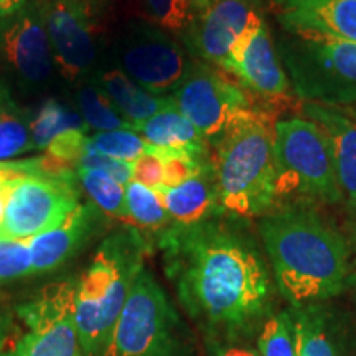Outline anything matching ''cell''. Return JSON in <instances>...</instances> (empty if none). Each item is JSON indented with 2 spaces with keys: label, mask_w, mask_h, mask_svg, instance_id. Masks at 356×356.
<instances>
[{
  "label": "cell",
  "mask_w": 356,
  "mask_h": 356,
  "mask_svg": "<svg viewBox=\"0 0 356 356\" xmlns=\"http://www.w3.org/2000/svg\"><path fill=\"white\" fill-rule=\"evenodd\" d=\"M32 275L29 239H0V284Z\"/></svg>",
  "instance_id": "cell-30"
},
{
  "label": "cell",
  "mask_w": 356,
  "mask_h": 356,
  "mask_svg": "<svg viewBox=\"0 0 356 356\" xmlns=\"http://www.w3.org/2000/svg\"><path fill=\"white\" fill-rule=\"evenodd\" d=\"M132 180L152 190L163 185V160L155 147L147 145L145 152L137 160H134Z\"/></svg>",
  "instance_id": "cell-33"
},
{
  "label": "cell",
  "mask_w": 356,
  "mask_h": 356,
  "mask_svg": "<svg viewBox=\"0 0 356 356\" xmlns=\"http://www.w3.org/2000/svg\"><path fill=\"white\" fill-rule=\"evenodd\" d=\"M226 71L239 79L241 86L269 104L291 99V83L275 53L269 26L262 15L249 25L229 55Z\"/></svg>",
  "instance_id": "cell-13"
},
{
  "label": "cell",
  "mask_w": 356,
  "mask_h": 356,
  "mask_svg": "<svg viewBox=\"0 0 356 356\" xmlns=\"http://www.w3.org/2000/svg\"><path fill=\"white\" fill-rule=\"evenodd\" d=\"M348 113H350L351 115H353V118L356 119V106H353V108H350V109H348Z\"/></svg>",
  "instance_id": "cell-39"
},
{
  "label": "cell",
  "mask_w": 356,
  "mask_h": 356,
  "mask_svg": "<svg viewBox=\"0 0 356 356\" xmlns=\"http://www.w3.org/2000/svg\"><path fill=\"white\" fill-rule=\"evenodd\" d=\"M170 99L180 114L202 132L204 140H215V144L254 111L243 88L207 63L195 61Z\"/></svg>",
  "instance_id": "cell-10"
},
{
  "label": "cell",
  "mask_w": 356,
  "mask_h": 356,
  "mask_svg": "<svg viewBox=\"0 0 356 356\" xmlns=\"http://www.w3.org/2000/svg\"><path fill=\"white\" fill-rule=\"evenodd\" d=\"M22 172L8 190L0 239H30L63 222L79 204L78 172L51 175L19 160Z\"/></svg>",
  "instance_id": "cell-7"
},
{
  "label": "cell",
  "mask_w": 356,
  "mask_h": 356,
  "mask_svg": "<svg viewBox=\"0 0 356 356\" xmlns=\"http://www.w3.org/2000/svg\"><path fill=\"white\" fill-rule=\"evenodd\" d=\"M259 356H297L293 320L291 315L279 314L267 317L257 337Z\"/></svg>",
  "instance_id": "cell-28"
},
{
  "label": "cell",
  "mask_w": 356,
  "mask_h": 356,
  "mask_svg": "<svg viewBox=\"0 0 356 356\" xmlns=\"http://www.w3.org/2000/svg\"><path fill=\"white\" fill-rule=\"evenodd\" d=\"M149 145L159 149L204 150V137L184 114L170 104L136 129Z\"/></svg>",
  "instance_id": "cell-21"
},
{
  "label": "cell",
  "mask_w": 356,
  "mask_h": 356,
  "mask_svg": "<svg viewBox=\"0 0 356 356\" xmlns=\"http://www.w3.org/2000/svg\"><path fill=\"white\" fill-rule=\"evenodd\" d=\"M147 12L154 17V20L163 29L172 30V32L184 33L180 20L177 17L175 2L173 0H142Z\"/></svg>",
  "instance_id": "cell-34"
},
{
  "label": "cell",
  "mask_w": 356,
  "mask_h": 356,
  "mask_svg": "<svg viewBox=\"0 0 356 356\" xmlns=\"http://www.w3.org/2000/svg\"><path fill=\"white\" fill-rule=\"evenodd\" d=\"M121 63L122 71L132 81L150 95L163 96L175 91L193 61L170 37L144 26L124 43Z\"/></svg>",
  "instance_id": "cell-12"
},
{
  "label": "cell",
  "mask_w": 356,
  "mask_h": 356,
  "mask_svg": "<svg viewBox=\"0 0 356 356\" xmlns=\"http://www.w3.org/2000/svg\"><path fill=\"white\" fill-rule=\"evenodd\" d=\"M279 51L297 99L333 108L356 104V43L287 32Z\"/></svg>",
  "instance_id": "cell-5"
},
{
  "label": "cell",
  "mask_w": 356,
  "mask_h": 356,
  "mask_svg": "<svg viewBox=\"0 0 356 356\" xmlns=\"http://www.w3.org/2000/svg\"><path fill=\"white\" fill-rule=\"evenodd\" d=\"M286 32H307L356 43V0H274Z\"/></svg>",
  "instance_id": "cell-16"
},
{
  "label": "cell",
  "mask_w": 356,
  "mask_h": 356,
  "mask_svg": "<svg viewBox=\"0 0 356 356\" xmlns=\"http://www.w3.org/2000/svg\"><path fill=\"white\" fill-rule=\"evenodd\" d=\"M78 180L97 210L115 220L127 221L124 185L96 168H79Z\"/></svg>",
  "instance_id": "cell-23"
},
{
  "label": "cell",
  "mask_w": 356,
  "mask_h": 356,
  "mask_svg": "<svg viewBox=\"0 0 356 356\" xmlns=\"http://www.w3.org/2000/svg\"><path fill=\"white\" fill-rule=\"evenodd\" d=\"M35 150L30 124L19 114L0 113V162Z\"/></svg>",
  "instance_id": "cell-29"
},
{
  "label": "cell",
  "mask_w": 356,
  "mask_h": 356,
  "mask_svg": "<svg viewBox=\"0 0 356 356\" xmlns=\"http://www.w3.org/2000/svg\"><path fill=\"white\" fill-rule=\"evenodd\" d=\"M145 249L137 228L118 231L104 239L91 266L76 280L74 320L83 356H97L104 348L144 267Z\"/></svg>",
  "instance_id": "cell-4"
},
{
  "label": "cell",
  "mask_w": 356,
  "mask_h": 356,
  "mask_svg": "<svg viewBox=\"0 0 356 356\" xmlns=\"http://www.w3.org/2000/svg\"><path fill=\"white\" fill-rule=\"evenodd\" d=\"M50 40L51 56L60 73L74 81L96 58L92 15L66 0H37Z\"/></svg>",
  "instance_id": "cell-14"
},
{
  "label": "cell",
  "mask_w": 356,
  "mask_h": 356,
  "mask_svg": "<svg viewBox=\"0 0 356 356\" xmlns=\"http://www.w3.org/2000/svg\"><path fill=\"white\" fill-rule=\"evenodd\" d=\"M178 300L211 335L234 341L264 323L273 282L254 239L233 222L172 225L159 239Z\"/></svg>",
  "instance_id": "cell-1"
},
{
  "label": "cell",
  "mask_w": 356,
  "mask_h": 356,
  "mask_svg": "<svg viewBox=\"0 0 356 356\" xmlns=\"http://www.w3.org/2000/svg\"><path fill=\"white\" fill-rule=\"evenodd\" d=\"M126 188L127 221L136 228L147 231H163L170 226V216L165 210L157 190L131 180Z\"/></svg>",
  "instance_id": "cell-22"
},
{
  "label": "cell",
  "mask_w": 356,
  "mask_h": 356,
  "mask_svg": "<svg viewBox=\"0 0 356 356\" xmlns=\"http://www.w3.org/2000/svg\"><path fill=\"white\" fill-rule=\"evenodd\" d=\"M83 118L56 99H48L30 124L35 149L44 150L56 136L66 131H86Z\"/></svg>",
  "instance_id": "cell-24"
},
{
  "label": "cell",
  "mask_w": 356,
  "mask_h": 356,
  "mask_svg": "<svg viewBox=\"0 0 356 356\" xmlns=\"http://www.w3.org/2000/svg\"><path fill=\"white\" fill-rule=\"evenodd\" d=\"M24 172L20 167V162H0V221H2L3 207H6V200L8 190L17 177Z\"/></svg>",
  "instance_id": "cell-35"
},
{
  "label": "cell",
  "mask_w": 356,
  "mask_h": 356,
  "mask_svg": "<svg viewBox=\"0 0 356 356\" xmlns=\"http://www.w3.org/2000/svg\"><path fill=\"white\" fill-rule=\"evenodd\" d=\"M292 320L297 356H337L325 320L314 307H300Z\"/></svg>",
  "instance_id": "cell-25"
},
{
  "label": "cell",
  "mask_w": 356,
  "mask_h": 356,
  "mask_svg": "<svg viewBox=\"0 0 356 356\" xmlns=\"http://www.w3.org/2000/svg\"><path fill=\"white\" fill-rule=\"evenodd\" d=\"M0 58L29 83L50 78L53 56L37 0L0 20Z\"/></svg>",
  "instance_id": "cell-15"
},
{
  "label": "cell",
  "mask_w": 356,
  "mask_h": 356,
  "mask_svg": "<svg viewBox=\"0 0 356 356\" xmlns=\"http://www.w3.org/2000/svg\"><path fill=\"white\" fill-rule=\"evenodd\" d=\"M79 115L83 118L86 127L97 129L101 132L108 131H132L131 124L122 118L121 113L115 109L109 96L96 86H84L76 95Z\"/></svg>",
  "instance_id": "cell-26"
},
{
  "label": "cell",
  "mask_w": 356,
  "mask_h": 356,
  "mask_svg": "<svg viewBox=\"0 0 356 356\" xmlns=\"http://www.w3.org/2000/svg\"><path fill=\"white\" fill-rule=\"evenodd\" d=\"M215 356H259L254 350L241 345H221L216 348Z\"/></svg>",
  "instance_id": "cell-36"
},
{
  "label": "cell",
  "mask_w": 356,
  "mask_h": 356,
  "mask_svg": "<svg viewBox=\"0 0 356 356\" xmlns=\"http://www.w3.org/2000/svg\"><path fill=\"white\" fill-rule=\"evenodd\" d=\"M76 282L50 284L17 310V330L0 356H83L74 320Z\"/></svg>",
  "instance_id": "cell-8"
},
{
  "label": "cell",
  "mask_w": 356,
  "mask_h": 356,
  "mask_svg": "<svg viewBox=\"0 0 356 356\" xmlns=\"http://www.w3.org/2000/svg\"><path fill=\"white\" fill-rule=\"evenodd\" d=\"M0 108H2V99H0Z\"/></svg>",
  "instance_id": "cell-40"
},
{
  "label": "cell",
  "mask_w": 356,
  "mask_h": 356,
  "mask_svg": "<svg viewBox=\"0 0 356 356\" xmlns=\"http://www.w3.org/2000/svg\"><path fill=\"white\" fill-rule=\"evenodd\" d=\"M175 312L159 282L142 267L99 356H168Z\"/></svg>",
  "instance_id": "cell-9"
},
{
  "label": "cell",
  "mask_w": 356,
  "mask_h": 356,
  "mask_svg": "<svg viewBox=\"0 0 356 356\" xmlns=\"http://www.w3.org/2000/svg\"><path fill=\"white\" fill-rule=\"evenodd\" d=\"M86 145L88 137L84 136V131H66L50 142V145L44 149V155L78 170V162L86 150Z\"/></svg>",
  "instance_id": "cell-31"
},
{
  "label": "cell",
  "mask_w": 356,
  "mask_h": 356,
  "mask_svg": "<svg viewBox=\"0 0 356 356\" xmlns=\"http://www.w3.org/2000/svg\"><path fill=\"white\" fill-rule=\"evenodd\" d=\"M66 2L81 7L83 10H86L89 13V15H95L97 8H99L102 0H66Z\"/></svg>",
  "instance_id": "cell-38"
},
{
  "label": "cell",
  "mask_w": 356,
  "mask_h": 356,
  "mask_svg": "<svg viewBox=\"0 0 356 356\" xmlns=\"http://www.w3.org/2000/svg\"><path fill=\"white\" fill-rule=\"evenodd\" d=\"M29 0H0V20L19 12Z\"/></svg>",
  "instance_id": "cell-37"
},
{
  "label": "cell",
  "mask_w": 356,
  "mask_h": 356,
  "mask_svg": "<svg viewBox=\"0 0 356 356\" xmlns=\"http://www.w3.org/2000/svg\"><path fill=\"white\" fill-rule=\"evenodd\" d=\"M211 167L222 213L244 220L266 215L277 202L269 114L254 109L231 127L216 142Z\"/></svg>",
  "instance_id": "cell-3"
},
{
  "label": "cell",
  "mask_w": 356,
  "mask_h": 356,
  "mask_svg": "<svg viewBox=\"0 0 356 356\" xmlns=\"http://www.w3.org/2000/svg\"><path fill=\"white\" fill-rule=\"evenodd\" d=\"M274 162L275 200L299 197L335 203L343 197L328 142L307 119L274 124Z\"/></svg>",
  "instance_id": "cell-6"
},
{
  "label": "cell",
  "mask_w": 356,
  "mask_h": 356,
  "mask_svg": "<svg viewBox=\"0 0 356 356\" xmlns=\"http://www.w3.org/2000/svg\"><path fill=\"white\" fill-rule=\"evenodd\" d=\"M96 220L95 204L79 203L56 228L30 238L32 275L51 273L68 261L91 234Z\"/></svg>",
  "instance_id": "cell-18"
},
{
  "label": "cell",
  "mask_w": 356,
  "mask_h": 356,
  "mask_svg": "<svg viewBox=\"0 0 356 356\" xmlns=\"http://www.w3.org/2000/svg\"><path fill=\"white\" fill-rule=\"evenodd\" d=\"M299 102L304 119L315 124L327 139L341 193L356 207V119L348 109Z\"/></svg>",
  "instance_id": "cell-17"
},
{
  "label": "cell",
  "mask_w": 356,
  "mask_h": 356,
  "mask_svg": "<svg viewBox=\"0 0 356 356\" xmlns=\"http://www.w3.org/2000/svg\"><path fill=\"white\" fill-rule=\"evenodd\" d=\"M193 20L186 29L185 43L188 50L226 71L229 55L261 15L256 0H191Z\"/></svg>",
  "instance_id": "cell-11"
},
{
  "label": "cell",
  "mask_w": 356,
  "mask_h": 356,
  "mask_svg": "<svg viewBox=\"0 0 356 356\" xmlns=\"http://www.w3.org/2000/svg\"><path fill=\"white\" fill-rule=\"evenodd\" d=\"M79 168H96V170L108 173L111 178H114L115 181H119L124 186L132 180V163L95 152L88 145L78 162V170Z\"/></svg>",
  "instance_id": "cell-32"
},
{
  "label": "cell",
  "mask_w": 356,
  "mask_h": 356,
  "mask_svg": "<svg viewBox=\"0 0 356 356\" xmlns=\"http://www.w3.org/2000/svg\"><path fill=\"white\" fill-rule=\"evenodd\" d=\"M147 145L149 144L144 140V137L127 129L97 132L92 137H88V147L91 150L129 163L139 159L147 150Z\"/></svg>",
  "instance_id": "cell-27"
},
{
  "label": "cell",
  "mask_w": 356,
  "mask_h": 356,
  "mask_svg": "<svg viewBox=\"0 0 356 356\" xmlns=\"http://www.w3.org/2000/svg\"><path fill=\"white\" fill-rule=\"evenodd\" d=\"M163 200L165 210L175 225L191 226L207 221L213 215L222 213L218 202L215 173L213 167H207L197 177L177 186L155 188Z\"/></svg>",
  "instance_id": "cell-19"
},
{
  "label": "cell",
  "mask_w": 356,
  "mask_h": 356,
  "mask_svg": "<svg viewBox=\"0 0 356 356\" xmlns=\"http://www.w3.org/2000/svg\"><path fill=\"white\" fill-rule=\"evenodd\" d=\"M259 233L279 292L297 309L343 291L348 248L317 213L307 208L269 213L259 222Z\"/></svg>",
  "instance_id": "cell-2"
},
{
  "label": "cell",
  "mask_w": 356,
  "mask_h": 356,
  "mask_svg": "<svg viewBox=\"0 0 356 356\" xmlns=\"http://www.w3.org/2000/svg\"><path fill=\"white\" fill-rule=\"evenodd\" d=\"M101 89L109 96L115 109L131 124L132 131L170 104V96H155L140 88L122 70H109L97 76Z\"/></svg>",
  "instance_id": "cell-20"
}]
</instances>
